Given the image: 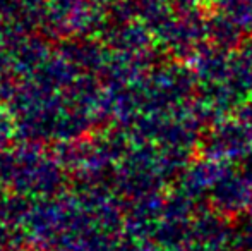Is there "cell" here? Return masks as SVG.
<instances>
[{"label": "cell", "mask_w": 252, "mask_h": 251, "mask_svg": "<svg viewBox=\"0 0 252 251\" xmlns=\"http://www.w3.org/2000/svg\"><path fill=\"white\" fill-rule=\"evenodd\" d=\"M230 55L232 52L221 50L211 43H202L192 57V71L202 86L218 84L230 76Z\"/></svg>", "instance_id": "4"}, {"label": "cell", "mask_w": 252, "mask_h": 251, "mask_svg": "<svg viewBox=\"0 0 252 251\" xmlns=\"http://www.w3.org/2000/svg\"><path fill=\"white\" fill-rule=\"evenodd\" d=\"M230 162H218L206 157L204 160L190 162L180 176V191L189 194L194 200H199L204 193H209L216 184Z\"/></svg>", "instance_id": "3"}, {"label": "cell", "mask_w": 252, "mask_h": 251, "mask_svg": "<svg viewBox=\"0 0 252 251\" xmlns=\"http://www.w3.org/2000/svg\"><path fill=\"white\" fill-rule=\"evenodd\" d=\"M218 9L235 19L244 31H252V0H221Z\"/></svg>", "instance_id": "6"}, {"label": "cell", "mask_w": 252, "mask_h": 251, "mask_svg": "<svg viewBox=\"0 0 252 251\" xmlns=\"http://www.w3.org/2000/svg\"><path fill=\"white\" fill-rule=\"evenodd\" d=\"M221 0H196V3L199 7H204V9H213V7H218Z\"/></svg>", "instance_id": "8"}, {"label": "cell", "mask_w": 252, "mask_h": 251, "mask_svg": "<svg viewBox=\"0 0 252 251\" xmlns=\"http://www.w3.org/2000/svg\"><path fill=\"white\" fill-rule=\"evenodd\" d=\"M206 36L215 47L233 52L244 43V28L218 9L206 16Z\"/></svg>", "instance_id": "5"}, {"label": "cell", "mask_w": 252, "mask_h": 251, "mask_svg": "<svg viewBox=\"0 0 252 251\" xmlns=\"http://www.w3.org/2000/svg\"><path fill=\"white\" fill-rule=\"evenodd\" d=\"M252 193V171L247 167L237 169L232 164L209 191L211 208L233 218L249 208Z\"/></svg>", "instance_id": "2"}, {"label": "cell", "mask_w": 252, "mask_h": 251, "mask_svg": "<svg viewBox=\"0 0 252 251\" xmlns=\"http://www.w3.org/2000/svg\"><path fill=\"white\" fill-rule=\"evenodd\" d=\"M201 148L204 157L232 164L237 160H246L252 151V138L239 119H223L218 124L209 127L208 134L202 136Z\"/></svg>", "instance_id": "1"}, {"label": "cell", "mask_w": 252, "mask_h": 251, "mask_svg": "<svg viewBox=\"0 0 252 251\" xmlns=\"http://www.w3.org/2000/svg\"><path fill=\"white\" fill-rule=\"evenodd\" d=\"M235 234H237V238L242 239L244 243L252 245V217L247 218V220H244L242 224L235 229Z\"/></svg>", "instance_id": "7"}, {"label": "cell", "mask_w": 252, "mask_h": 251, "mask_svg": "<svg viewBox=\"0 0 252 251\" xmlns=\"http://www.w3.org/2000/svg\"><path fill=\"white\" fill-rule=\"evenodd\" d=\"M249 208H251V212H252V193H251V203H249Z\"/></svg>", "instance_id": "9"}]
</instances>
